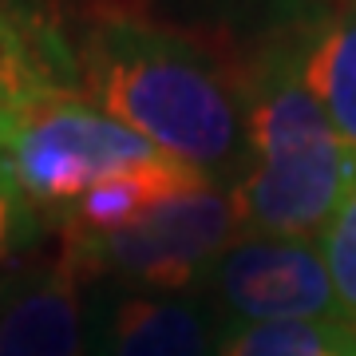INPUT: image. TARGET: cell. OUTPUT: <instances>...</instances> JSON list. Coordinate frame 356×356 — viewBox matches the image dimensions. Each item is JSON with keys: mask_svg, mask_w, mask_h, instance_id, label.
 Here are the masks:
<instances>
[{"mask_svg": "<svg viewBox=\"0 0 356 356\" xmlns=\"http://www.w3.org/2000/svg\"><path fill=\"white\" fill-rule=\"evenodd\" d=\"M76 72L99 111L202 175L229 170L250 151L238 79L191 36L103 16L83 36Z\"/></svg>", "mask_w": 356, "mask_h": 356, "instance_id": "obj_1", "label": "cell"}, {"mask_svg": "<svg viewBox=\"0 0 356 356\" xmlns=\"http://www.w3.org/2000/svg\"><path fill=\"white\" fill-rule=\"evenodd\" d=\"M159 154L143 135L72 91L0 107V166L28 202L76 206L99 178Z\"/></svg>", "mask_w": 356, "mask_h": 356, "instance_id": "obj_2", "label": "cell"}, {"mask_svg": "<svg viewBox=\"0 0 356 356\" xmlns=\"http://www.w3.org/2000/svg\"><path fill=\"white\" fill-rule=\"evenodd\" d=\"M238 229L234 198L218 191L214 182H202L194 191L178 194L135 226L103 234V238H67L64 261L79 277L95 273H119L147 285V289H186L210 257L226 250L229 234Z\"/></svg>", "mask_w": 356, "mask_h": 356, "instance_id": "obj_3", "label": "cell"}, {"mask_svg": "<svg viewBox=\"0 0 356 356\" xmlns=\"http://www.w3.org/2000/svg\"><path fill=\"white\" fill-rule=\"evenodd\" d=\"M356 178V151L341 139L281 159H254L234 186L238 226L257 238H309L332 222Z\"/></svg>", "mask_w": 356, "mask_h": 356, "instance_id": "obj_4", "label": "cell"}, {"mask_svg": "<svg viewBox=\"0 0 356 356\" xmlns=\"http://www.w3.org/2000/svg\"><path fill=\"white\" fill-rule=\"evenodd\" d=\"M218 297L250 325L348 321L325 257L305 238H250L229 245L218 261Z\"/></svg>", "mask_w": 356, "mask_h": 356, "instance_id": "obj_5", "label": "cell"}, {"mask_svg": "<svg viewBox=\"0 0 356 356\" xmlns=\"http://www.w3.org/2000/svg\"><path fill=\"white\" fill-rule=\"evenodd\" d=\"M79 273L56 257L0 297V356H83Z\"/></svg>", "mask_w": 356, "mask_h": 356, "instance_id": "obj_6", "label": "cell"}, {"mask_svg": "<svg viewBox=\"0 0 356 356\" xmlns=\"http://www.w3.org/2000/svg\"><path fill=\"white\" fill-rule=\"evenodd\" d=\"M202 182H214V178L178 163L170 154H159L151 163L115 170V175L99 178L95 186H88L76 206H67L60 234H67V238H103V234H115V229H127L151 210H159L163 202L202 186Z\"/></svg>", "mask_w": 356, "mask_h": 356, "instance_id": "obj_7", "label": "cell"}, {"mask_svg": "<svg viewBox=\"0 0 356 356\" xmlns=\"http://www.w3.org/2000/svg\"><path fill=\"white\" fill-rule=\"evenodd\" d=\"M293 56L337 139L356 151V0H341L329 16H321Z\"/></svg>", "mask_w": 356, "mask_h": 356, "instance_id": "obj_8", "label": "cell"}, {"mask_svg": "<svg viewBox=\"0 0 356 356\" xmlns=\"http://www.w3.org/2000/svg\"><path fill=\"white\" fill-rule=\"evenodd\" d=\"M103 356H214L202 313L182 297L135 293L115 305Z\"/></svg>", "mask_w": 356, "mask_h": 356, "instance_id": "obj_9", "label": "cell"}, {"mask_svg": "<svg viewBox=\"0 0 356 356\" xmlns=\"http://www.w3.org/2000/svg\"><path fill=\"white\" fill-rule=\"evenodd\" d=\"M64 60L56 56V44L40 36L0 0V107L28 103L64 88Z\"/></svg>", "mask_w": 356, "mask_h": 356, "instance_id": "obj_10", "label": "cell"}, {"mask_svg": "<svg viewBox=\"0 0 356 356\" xmlns=\"http://www.w3.org/2000/svg\"><path fill=\"white\" fill-rule=\"evenodd\" d=\"M214 356H356L353 321H269L242 325Z\"/></svg>", "mask_w": 356, "mask_h": 356, "instance_id": "obj_11", "label": "cell"}, {"mask_svg": "<svg viewBox=\"0 0 356 356\" xmlns=\"http://www.w3.org/2000/svg\"><path fill=\"white\" fill-rule=\"evenodd\" d=\"M321 257L329 266L332 289L341 297L348 321H356V178L344 194L341 210L321 229Z\"/></svg>", "mask_w": 356, "mask_h": 356, "instance_id": "obj_12", "label": "cell"}, {"mask_svg": "<svg viewBox=\"0 0 356 356\" xmlns=\"http://www.w3.org/2000/svg\"><path fill=\"white\" fill-rule=\"evenodd\" d=\"M16 202H20V194H16L13 178L0 166V261L8 257V245H13V234H16Z\"/></svg>", "mask_w": 356, "mask_h": 356, "instance_id": "obj_13", "label": "cell"}]
</instances>
